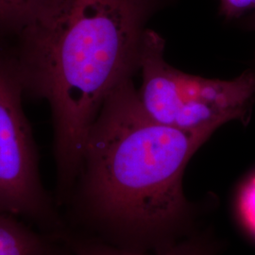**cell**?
<instances>
[{"label":"cell","instance_id":"1","mask_svg":"<svg viewBox=\"0 0 255 255\" xmlns=\"http://www.w3.org/2000/svg\"><path fill=\"white\" fill-rule=\"evenodd\" d=\"M168 2L41 0L11 46L24 97L50 107L59 208L70 199L102 104L139 70L146 23Z\"/></svg>","mask_w":255,"mask_h":255},{"label":"cell","instance_id":"2","mask_svg":"<svg viewBox=\"0 0 255 255\" xmlns=\"http://www.w3.org/2000/svg\"><path fill=\"white\" fill-rule=\"evenodd\" d=\"M213 133L161 124L143 109L132 78L104 101L63 214L71 231L115 246L171 233L189 212L182 177Z\"/></svg>","mask_w":255,"mask_h":255},{"label":"cell","instance_id":"3","mask_svg":"<svg viewBox=\"0 0 255 255\" xmlns=\"http://www.w3.org/2000/svg\"><path fill=\"white\" fill-rule=\"evenodd\" d=\"M164 40L146 28L139 57L142 84L137 91L155 121L186 131H209L233 120L247 124L255 101V72L234 80L205 79L178 70L165 62Z\"/></svg>","mask_w":255,"mask_h":255},{"label":"cell","instance_id":"4","mask_svg":"<svg viewBox=\"0 0 255 255\" xmlns=\"http://www.w3.org/2000/svg\"><path fill=\"white\" fill-rule=\"evenodd\" d=\"M24 98L11 47H0V213L18 217L60 240L67 225L54 194L42 182Z\"/></svg>","mask_w":255,"mask_h":255},{"label":"cell","instance_id":"5","mask_svg":"<svg viewBox=\"0 0 255 255\" xmlns=\"http://www.w3.org/2000/svg\"><path fill=\"white\" fill-rule=\"evenodd\" d=\"M57 241L18 217L0 213V255H48Z\"/></svg>","mask_w":255,"mask_h":255},{"label":"cell","instance_id":"6","mask_svg":"<svg viewBox=\"0 0 255 255\" xmlns=\"http://www.w3.org/2000/svg\"><path fill=\"white\" fill-rule=\"evenodd\" d=\"M62 242L72 255H212L206 247L198 242H185L166 247L155 254H145L131 248L115 246L70 230L64 234Z\"/></svg>","mask_w":255,"mask_h":255},{"label":"cell","instance_id":"7","mask_svg":"<svg viewBox=\"0 0 255 255\" xmlns=\"http://www.w3.org/2000/svg\"><path fill=\"white\" fill-rule=\"evenodd\" d=\"M41 0H0V47L12 46L33 17Z\"/></svg>","mask_w":255,"mask_h":255},{"label":"cell","instance_id":"8","mask_svg":"<svg viewBox=\"0 0 255 255\" xmlns=\"http://www.w3.org/2000/svg\"><path fill=\"white\" fill-rule=\"evenodd\" d=\"M239 209L247 227L255 235V175L241 190Z\"/></svg>","mask_w":255,"mask_h":255},{"label":"cell","instance_id":"9","mask_svg":"<svg viewBox=\"0 0 255 255\" xmlns=\"http://www.w3.org/2000/svg\"><path fill=\"white\" fill-rule=\"evenodd\" d=\"M219 11L227 20L242 18L255 12V0H219Z\"/></svg>","mask_w":255,"mask_h":255},{"label":"cell","instance_id":"10","mask_svg":"<svg viewBox=\"0 0 255 255\" xmlns=\"http://www.w3.org/2000/svg\"><path fill=\"white\" fill-rule=\"evenodd\" d=\"M48 255H72L62 241H57Z\"/></svg>","mask_w":255,"mask_h":255},{"label":"cell","instance_id":"11","mask_svg":"<svg viewBox=\"0 0 255 255\" xmlns=\"http://www.w3.org/2000/svg\"><path fill=\"white\" fill-rule=\"evenodd\" d=\"M247 26L255 30V12L247 16Z\"/></svg>","mask_w":255,"mask_h":255}]
</instances>
